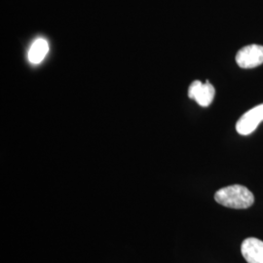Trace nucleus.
Returning <instances> with one entry per match:
<instances>
[{"label": "nucleus", "instance_id": "nucleus-3", "mask_svg": "<svg viewBox=\"0 0 263 263\" xmlns=\"http://www.w3.org/2000/svg\"><path fill=\"white\" fill-rule=\"evenodd\" d=\"M216 95L215 87L209 81L202 83L199 80L193 81L188 88V97L191 100H195L197 104L203 107L209 106L214 101Z\"/></svg>", "mask_w": 263, "mask_h": 263}, {"label": "nucleus", "instance_id": "nucleus-4", "mask_svg": "<svg viewBox=\"0 0 263 263\" xmlns=\"http://www.w3.org/2000/svg\"><path fill=\"white\" fill-rule=\"evenodd\" d=\"M261 121H263V104L245 113L236 124V130L242 136L251 135L256 130Z\"/></svg>", "mask_w": 263, "mask_h": 263}, {"label": "nucleus", "instance_id": "nucleus-2", "mask_svg": "<svg viewBox=\"0 0 263 263\" xmlns=\"http://www.w3.org/2000/svg\"><path fill=\"white\" fill-rule=\"evenodd\" d=\"M236 63L241 68H254L263 64V46L252 44L240 49Z\"/></svg>", "mask_w": 263, "mask_h": 263}, {"label": "nucleus", "instance_id": "nucleus-1", "mask_svg": "<svg viewBox=\"0 0 263 263\" xmlns=\"http://www.w3.org/2000/svg\"><path fill=\"white\" fill-rule=\"evenodd\" d=\"M216 202L231 209H248L253 206L254 194L243 185L234 184L217 190L215 194Z\"/></svg>", "mask_w": 263, "mask_h": 263}, {"label": "nucleus", "instance_id": "nucleus-5", "mask_svg": "<svg viewBox=\"0 0 263 263\" xmlns=\"http://www.w3.org/2000/svg\"><path fill=\"white\" fill-rule=\"evenodd\" d=\"M241 252L248 263H263V242L256 238H248L241 246Z\"/></svg>", "mask_w": 263, "mask_h": 263}, {"label": "nucleus", "instance_id": "nucleus-6", "mask_svg": "<svg viewBox=\"0 0 263 263\" xmlns=\"http://www.w3.org/2000/svg\"><path fill=\"white\" fill-rule=\"evenodd\" d=\"M48 51L49 45L47 41L44 38H38L28 51V61L34 65L40 64L47 55Z\"/></svg>", "mask_w": 263, "mask_h": 263}]
</instances>
